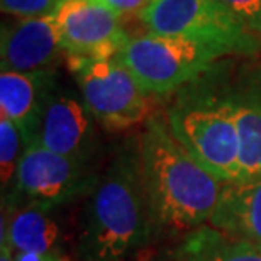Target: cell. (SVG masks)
Segmentation results:
<instances>
[{
  "label": "cell",
  "mask_w": 261,
  "mask_h": 261,
  "mask_svg": "<svg viewBox=\"0 0 261 261\" xmlns=\"http://www.w3.org/2000/svg\"><path fill=\"white\" fill-rule=\"evenodd\" d=\"M208 224L231 236L261 244V180L224 184Z\"/></svg>",
  "instance_id": "5bb4252c"
},
{
  "label": "cell",
  "mask_w": 261,
  "mask_h": 261,
  "mask_svg": "<svg viewBox=\"0 0 261 261\" xmlns=\"http://www.w3.org/2000/svg\"><path fill=\"white\" fill-rule=\"evenodd\" d=\"M75 261H129L154 236L141 176L139 138L119 143L97 184L80 202L73 224Z\"/></svg>",
  "instance_id": "6da1fadb"
},
{
  "label": "cell",
  "mask_w": 261,
  "mask_h": 261,
  "mask_svg": "<svg viewBox=\"0 0 261 261\" xmlns=\"http://www.w3.org/2000/svg\"><path fill=\"white\" fill-rule=\"evenodd\" d=\"M65 58H116L129 41L122 15L100 0H65L56 10Z\"/></svg>",
  "instance_id": "ba28073f"
},
{
  "label": "cell",
  "mask_w": 261,
  "mask_h": 261,
  "mask_svg": "<svg viewBox=\"0 0 261 261\" xmlns=\"http://www.w3.org/2000/svg\"><path fill=\"white\" fill-rule=\"evenodd\" d=\"M100 168L68 156L29 144L17 168L12 189L2 197V205L38 203L48 207H71L82 202L97 184Z\"/></svg>",
  "instance_id": "52a82bcc"
},
{
  "label": "cell",
  "mask_w": 261,
  "mask_h": 261,
  "mask_svg": "<svg viewBox=\"0 0 261 261\" xmlns=\"http://www.w3.org/2000/svg\"><path fill=\"white\" fill-rule=\"evenodd\" d=\"M58 85L56 70L0 73V117L12 121L33 143L51 92Z\"/></svg>",
  "instance_id": "7c38bea8"
},
{
  "label": "cell",
  "mask_w": 261,
  "mask_h": 261,
  "mask_svg": "<svg viewBox=\"0 0 261 261\" xmlns=\"http://www.w3.org/2000/svg\"><path fill=\"white\" fill-rule=\"evenodd\" d=\"M231 98L241 136L239 181L261 180V66H244L231 78Z\"/></svg>",
  "instance_id": "4fadbf2b"
},
{
  "label": "cell",
  "mask_w": 261,
  "mask_h": 261,
  "mask_svg": "<svg viewBox=\"0 0 261 261\" xmlns=\"http://www.w3.org/2000/svg\"><path fill=\"white\" fill-rule=\"evenodd\" d=\"M171 261H261V244L205 224L181 236Z\"/></svg>",
  "instance_id": "9a60e30c"
},
{
  "label": "cell",
  "mask_w": 261,
  "mask_h": 261,
  "mask_svg": "<svg viewBox=\"0 0 261 261\" xmlns=\"http://www.w3.org/2000/svg\"><path fill=\"white\" fill-rule=\"evenodd\" d=\"M29 148L22 130L12 121L0 117V178H2V197L12 189L19 163L25 149Z\"/></svg>",
  "instance_id": "2e32d148"
},
{
  "label": "cell",
  "mask_w": 261,
  "mask_h": 261,
  "mask_svg": "<svg viewBox=\"0 0 261 261\" xmlns=\"http://www.w3.org/2000/svg\"><path fill=\"white\" fill-rule=\"evenodd\" d=\"M111 9L116 10L117 14H121L122 17L127 14H141L153 0H100Z\"/></svg>",
  "instance_id": "ffe728a7"
},
{
  "label": "cell",
  "mask_w": 261,
  "mask_h": 261,
  "mask_svg": "<svg viewBox=\"0 0 261 261\" xmlns=\"http://www.w3.org/2000/svg\"><path fill=\"white\" fill-rule=\"evenodd\" d=\"M65 58L56 14L4 24L0 65L9 71L55 70Z\"/></svg>",
  "instance_id": "30bf717a"
},
{
  "label": "cell",
  "mask_w": 261,
  "mask_h": 261,
  "mask_svg": "<svg viewBox=\"0 0 261 261\" xmlns=\"http://www.w3.org/2000/svg\"><path fill=\"white\" fill-rule=\"evenodd\" d=\"M244 28L261 36V0H219Z\"/></svg>",
  "instance_id": "ac0fdd59"
},
{
  "label": "cell",
  "mask_w": 261,
  "mask_h": 261,
  "mask_svg": "<svg viewBox=\"0 0 261 261\" xmlns=\"http://www.w3.org/2000/svg\"><path fill=\"white\" fill-rule=\"evenodd\" d=\"M31 144L78 161L95 163L98 122L80 93L76 95L58 83L46 102Z\"/></svg>",
  "instance_id": "9c48e42d"
},
{
  "label": "cell",
  "mask_w": 261,
  "mask_h": 261,
  "mask_svg": "<svg viewBox=\"0 0 261 261\" xmlns=\"http://www.w3.org/2000/svg\"><path fill=\"white\" fill-rule=\"evenodd\" d=\"M226 53L197 41L160 34L129 38L117 58L154 97L173 95L211 71Z\"/></svg>",
  "instance_id": "277c9868"
},
{
  "label": "cell",
  "mask_w": 261,
  "mask_h": 261,
  "mask_svg": "<svg viewBox=\"0 0 261 261\" xmlns=\"http://www.w3.org/2000/svg\"><path fill=\"white\" fill-rule=\"evenodd\" d=\"M139 19L151 34L197 41L227 56H251L261 49V36L244 28L219 0H153Z\"/></svg>",
  "instance_id": "8992f818"
},
{
  "label": "cell",
  "mask_w": 261,
  "mask_h": 261,
  "mask_svg": "<svg viewBox=\"0 0 261 261\" xmlns=\"http://www.w3.org/2000/svg\"><path fill=\"white\" fill-rule=\"evenodd\" d=\"M14 253L15 261H75L73 254L61 253V251H49V253H39V251H19Z\"/></svg>",
  "instance_id": "d6986e66"
},
{
  "label": "cell",
  "mask_w": 261,
  "mask_h": 261,
  "mask_svg": "<svg viewBox=\"0 0 261 261\" xmlns=\"http://www.w3.org/2000/svg\"><path fill=\"white\" fill-rule=\"evenodd\" d=\"M68 70L76 82L78 93L109 133H124L154 116V95L141 87L129 68L117 58H68Z\"/></svg>",
  "instance_id": "5b68a950"
},
{
  "label": "cell",
  "mask_w": 261,
  "mask_h": 261,
  "mask_svg": "<svg viewBox=\"0 0 261 261\" xmlns=\"http://www.w3.org/2000/svg\"><path fill=\"white\" fill-rule=\"evenodd\" d=\"M0 261H15L12 249L7 243H0Z\"/></svg>",
  "instance_id": "44dd1931"
},
{
  "label": "cell",
  "mask_w": 261,
  "mask_h": 261,
  "mask_svg": "<svg viewBox=\"0 0 261 261\" xmlns=\"http://www.w3.org/2000/svg\"><path fill=\"white\" fill-rule=\"evenodd\" d=\"M68 207H48L38 203L7 207L2 205V236L10 249L19 251H61L73 246V231L66 216Z\"/></svg>",
  "instance_id": "8fae6325"
},
{
  "label": "cell",
  "mask_w": 261,
  "mask_h": 261,
  "mask_svg": "<svg viewBox=\"0 0 261 261\" xmlns=\"http://www.w3.org/2000/svg\"><path fill=\"white\" fill-rule=\"evenodd\" d=\"M165 119L175 138L211 173L224 184L239 181L241 136L231 76L221 63L175 92Z\"/></svg>",
  "instance_id": "3957f363"
},
{
  "label": "cell",
  "mask_w": 261,
  "mask_h": 261,
  "mask_svg": "<svg viewBox=\"0 0 261 261\" xmlns=\"http://www.w3.org/2000/svg\"><path fill=\"white\" fill-rule=\"evenodd\" d=\"M65 0H0L2 12L14 19H36L55 14Z\"/></svg>",
  "instance_id": "e0dca14e"
},
{
  "label": "cell",
  "mask_w": 261,
  "mask_h": 261,
  "mask_svg": "<svg viewBox=\"0 0 261 261\" xmlns=\"http://www.w3.org/2000/svg\"><path fill=\"white\" fill-rule=\"evenodd\" d=\"M139 138L141 176L154 234H187L212 217L224 181L175 138L163 114L144 124Z\"/></svg>",
  "instance_id": "7a4b0ae2"
}]
</instances>
